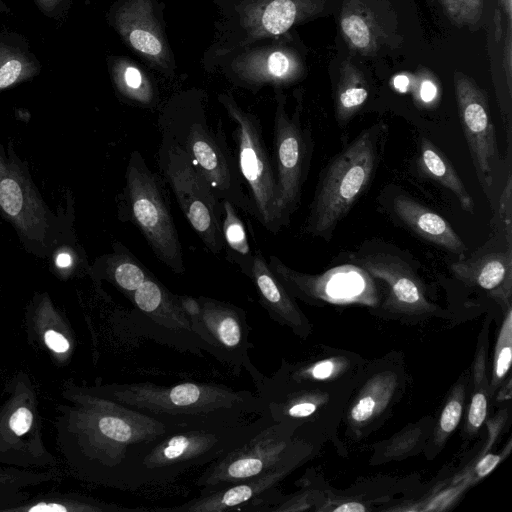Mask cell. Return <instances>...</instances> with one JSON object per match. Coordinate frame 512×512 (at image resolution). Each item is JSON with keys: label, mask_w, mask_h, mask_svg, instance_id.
Wrapping results in <instances>:
<instances>
[{"label": "cell", "mask_w": 512, "mask_h": 512, "mask_svg": "<svg viewBox=\"0 0 512 512\" xmlns=\"http://www.w3.org/2000/svg\"><path fill=\"white\" fill-rule=\"evenodd\" d=\"M56 406L57 450L69 472L82 482L125 490L129 465L141 449L182 428L115 401L94 385L69 379Z\"/></svg>", "instance_id": "cell-1"}, {"label": "cell", "mask_w": 512, "mask_h": 512, "mask_svg": "<svg viewBox=\"0 0 512 512\" xmlns=\"http://www.w3.org/2000/svg\"><path fill=\"white\" fill-rule=\"evenodd\" d=\"M97 388L130 408L179 427L234 425L260 415L264 404L256 393L224 384L181 382L105 383Z\"/></svg>", "instance_id": "cell-2"}, {"label": "cell", "mask_w": 512, "mask_h": 512, "mask_svg": "<svg viewBox=\"0 0 512 512\" xmlns=\"http://www.w3.org/2000/svg\"><path fill=\"white\" fill-rule=\"evenodd\" d=\"M273 420L265 413L234 425L182 427L146 444L131 461L125 490L162 485L210 464L242 445Z\"/></svg>", "instance_id": "cell-3"}, {"label": "cell", "mask_w": 512, "mask_h": 512, "mask_svg": "<svg viewBox=\"0 0 512 512\" xmlns=\"http://www.w3.org/2000/svg\"><path fill=\"white\" fill-rule=\"evenodd\" d=\"M159 131L169 136L203 174L216 197L254 216L252 203L243 188L236 157L232 154L221 124L213 128L204 109L196 104L173 106L160 115Z\"/></svg>", "instance_id": "cell-4"}, {"label": "cell", "mask_w": 512, "mask_h": 512, "mask_svg": "<svg viewBox=\"0 0 512 512\" xmlns=\"http://www.w3.org/2000/svg\"><path fill=\"white\" fill-rule=\"evenodd\" d=\"M378 127L364 130L322 171L304 229L328 239L369 185L379 159Z\"/></svg>", "instance_id": "cell-5"}, {"label": "cell", "mask_w": 512, "mask_h": 512, "mask_svg": "<svg viewBox=\"0 0 512 512\" xmlns=\"http://www.w3.org/2000/svg\"><path fill=\"white\" fill-rule=\"evenodd\" d=\"M120 198L122 221H129L139 229L161 263L174 273L183 274V249L165 180L150 169L137 150L130 154Z\"/></svg>", "instance_id": "cell-6"}, {"label": "cell", "mask_w": 512, "mask_h": 512, "mask_svg": "<svg viewBox=\"0 0 512 512\" xmlns=\"http://www.w3.org/2000/svg\"><path fill=\"white\" fill-rule=\"evenodd\" d=\"M58 458L46 447L34 382L23 370L4 383L0 404V465L53 469Z\"/></svg>", "instance_id": "cell-7"}, {"label": "cell", "mask_w": 512, "mask_h": 512, "mask_svg": "<svg viewBox=\"0 0 512 512\" xmlns=\"http://www.w3.org/2000/svg\"><path fill=\"white\" fill-rule=\"evenodd\" d=\"M218 100L235 124V157L242 180L249 190L253 217L266 230L276 234L284 224L279 207L276 176L265 146L260 119L244 110L230 93L219 94Z\"/></svg>", "instance_id": "cell-8"}, {"label": "cell", "mask_w": 512, "mask_h": 512, "mask_svg": "<svg viewBox=\"0 0 512 512\" xmlns=\"http://www.w3.org/2000/svg\"><path fill=\"white\" fill-rule=\"evenodd\" d=\"M179 301L203 350L237 375L246 371L258 388L265 375L249 356L253 345L249 341L250 326L245 310L206 296L179 295Z\"/></svg>", "instance_id": "cell-9"}, {"label": "cell", "mask_w": 512, "mask_h": 512, "mask_svg": "<svg viewBox=\"0 0 512 512\" xmlns=\"http://www.w3.org/2000/svg\"><path fill=\"white\" fill-rule=\"evenodd\" d=\"M160 134L156 157L159 172L202 243L210 252L220 254L224 250L221 201L188 154L169 136Z\"/></svg>", "instance_id": "cell-10"}, {"label": "cell", "mask_w": 512, "mask_h": 512, "mask_svg": "<svg viewBox=\"0 0 512 512\" xmlns=\"http://www.w3.org/2000/svg\"><path fill=\"white\" fill-rule=\"evenodd\" d=\"M272 164L284 226L298 207L312 152L310 132L301 125L302 98L293 114L286 110V97L276 89Z\"/></svg>", "instance_id": "cell-11"}, {"label": "cell", "mask_w": 512, "mask_h": 512, "mask_svg": "<svg viewBox=\"0 0 512 512\" xmlns=\"http://www.w3.org/2000/svg\"><path fill=\"white\" fill-rule=\"evenodd\" d=\"M288 422H272L251 439L208 464L197 478L200 495L265 473L290 459Z\"/></svg>", "instance_id": "cell-12"}, {"label": "cell", "mask_w": 512, "mask_h": 512, "mask_svg": "<svg viewBox=\"0 0 512 512\" xmlns=\"http://www.w3.org/2000/svg\"><path fill=\"white\" fill-rule=\"evenodd\" d=\"M127 299L134 306L132 319L148 337L195 354L203 350L179 295L170 292L153 274Z\"/></svg>", "instance_id": "cell-13"}, {"label": "cell", "mask_w": 512, "mask_h": 512, "mask_svg": "<svg viewBox=\"0 0 512 512\" xmlns=\"http://www.w3.org/2000/svg\"><path fill=\"white\" fill-rule=\"evenodd\" d=\"M0 212L35 246L51 241L53 220L20 165L0 151Z\"/></svg>", "instance_id": "cell-14"}, {"label": "cell", "mask_w": 512, "mask_h": 512, "mask_svg": "<svg viewBox=\"0 0 512 512\" xmlns=\"http://www.w3.org/2000/svg\"><path fill=\"white\" fill-rule=\"evenodd\" d=\"M456 103L473 164L484 189L493 182V167L498 160L495 129L485 92L468 75H453Z\"/></svg>", "instance_id": "cell-15"}, {"label": "cell", "mask_w": 512, "mask_h": 512, "mask_svg": "<svg viewBox=\"0 0 512 512\" xmlns=\"http://www.w3.org/2000/svg\"><path fill=\"white\" fill-rule=\"evenodd\" d=\"M305 72L299 52L281 42L244 47L229 65V77L254 92L266 85L277 89L293 84Z\"/></svg>", "instance_id": "cell-16"}, {"label": "cell", "mask_w": 512, "mask_h": 512, "mask_svg": "<svg viewBox=\"0 0 512 512\" xmlns=\"http://www.w3.org/2000/svg\"><path fill=\"white\" fill-rule=\"evenodd\" d=\"M110 19L130 49L163 73L173 71V55L152 0H121Z\"/></svg>", "instance_id": "cell-17"}, {"label": "cell", "mask_w": 512, "mask_h": 512, "mask_svg": "<svg viewBox=\"0 0 512 512\" xmlns=\"http://www.w3.org/2000/svg\"><path fill=\"white\" fill-rule=\"evenodd\" d=\"M326 0H242L238 6L243 38L238 49L287 33L294 25L319 15Z\"/></svg>", "instance_id": "cell-18"}, {"label": "cell", "mask_w": 512, "mask_h": 512, "mask_svg": "<svg viewBox=\"0 0 512 512\" xmlns=\"http://www.w3.org/2000/svg\"><path fill=\"white\" fill-rule=\"evenodd\" d=\"M291 459L258 476L240 481L204 495H200L179 506L156 508V511L173 512H224L266 511L272 504V491L289 471Z\"/></svg>", "instance_id": "cell-19"}, {"label": "cell", "mask_w": 512, "mask_h": 512, "mask_svg": "<svg viewBox=\"0 0 512 512\" xmlns=\"http://www.w3.org/2000/svg\"><path fill=\"white\" fill-rule=\"evenodd\" d=\"M269 268L292 296L314 300L327 294L333 298H351L358 295L368 281L366 271L358 266H342L321 275L298 272L270 255Z\"/></svg>", "instance_id": "cell-20"}, {"label": "cell", "mask_w": 512, "mask_h": 512, "mask_svg": "<svg viewBox=\"0 0 512 512\" xmlns=\"http://www.w3.org/2000/svg\"><path fill=\"white\" fill-rule=\"evenodd\" d=\"M339 25L349 49L364 55L392 46L395 31L376 8V0H342Z\"/></svg>", "instance_id": "cell-21"}, {"label": "cell", "mask_w": 512, "mask_h": 512, "mask_svg": "<svg viewBox=\"0 0 512 512\" xmlns=\"http://www.w3.org/2000/svg\"><path fill=\"white\" fill-rule=\"evenodd\" d=\"M29 343L47 352L58 364L72 358L75 336L69 321L46 294L36 296L25 312Z\"/></svg>", "instance_id": "cell-22"}, {"label": "cell", "mask_w": 512, "mask_h": 512, "mask_svg": "<svg viewBox=\"0 0 512 512\" xmlns=\"http://www.w3.org/2000/svg\"><path fill=\"white\" fill-rule=\"evenodd\" d=\"M351 261L366 273L385 281L390 287L392 299L400 305L415 307L426 304L418 278L399 257L376 253L354 256Z\"/></svg>", "instance_id": "cell-23"}, {"label": "cell", "mask_w": 512, "mask_h": 512, "mask_svg": "<svg viewBox=\"0 0 512 512\" xmlns=\"http://www.w3.org/2000/svg\"><path fill=\"white\" fill-rule=\"evenodd\" d=\"M249 278L256 288L260 305L268 312L272 320L288 325L295 331L301 332L304 329L306 321L293 296L271 271L267 260L260 251L254 253V262Z\"/></svg>", "instance_id": "cell-24"}, {"label": "cell", "mask_w": 512, "mask_h": 512, "mask_svg": "<svg viewBox=\"0 0 512 512\" xmlns=\"http://www.w3.org/2000/svg\"><path fill=\"white\" fill-rule=\"evenodd\" d=\"M393 208L399 219L423 239L459 256L467 252L464 242L449 222L436 212L405 195L394 199Z\"/></svg>", "instance_id": "cell-25"}, {"label": "cell", "mask_w": 512, "mask_h": 512, "mask_svg": "<svg viewBox=\"0 0 512 512\" xmlns=\"http://www.w3.org/2000/svg\"><path fill=\"white\" fill-rule=\"evenodd\" d=\"M126 508L78 492L48 491L29 497L9 512H126L145 511Z\"/></svg>", "instance_id": "cell-26"}, {"label": "cell", "mask_w": 512, "mask_h": 512, "mask_svg": "<svg viewBox=\"0 0 512 512\" xmlns=\"http://www.w3.org/2000/svg\"><path fill=\"white\" fill-rule=\"evenodd\" d=\"M455 276L486 290H493L511 280L512 248L506 252L484 254L470 260H460L451 265Z\"/></svg>", "instance_id": "cell-27"}, {"label": "cell", "mask_w": 512, "mask_h": 512, "mask_svg": "<svg viewBox=\"0 0 512 512\" xmlns=\"http://www.w3.org/2000/svg\"><path fill=\"white\" fill-rule=\"evenodd\" d=\"M369 95L368 82L363 72L346 58L342 61L334 90L335 117L346 125L363 107Z\"/></svg>", "instance_id": "cell-28"}, {"label": "cell", "mask_w": 512, "mask_h": 512, "mask_svg": "<svg viewBox=\"0 0 512 512\" xmlns=\"http://www.w3.org/2000/svg\"><path fill=\"white\" fill-rule=\"evenodd\" d=\"M101 279L115 286L126 298L136 291L152 273L120 243L114 252L102 258L98 267Z\"/></svg>", "instance_id": "cell-29"}, {"label": "cell", "mask_w": 512, "mask_h": 512, "mask_svg": "<svg viewBox=\"0 0 512 512\" xmlns=\"http://www.w3.org/2000/svg\"><path fill=\"white\" fill-rule=\"evenodd\" d=\"M60 480L53 469H22L0 465V512H9L30 497L29 490Z\"/></svg>", "instance_id": "cell-30"}, {"label": "cell", "mask_w": 512, "mask_h": 512, "mask_svg": "<svg viewBox=\"0 0 512 512\" xmlns=\"http://www.w3.org/2000/svg\"><path fill=\"white\" fill-rule=\"evenodd\" d=\"M419 167L424 174L449 189L468 213L474 212V201L449 159L428 139L420 144Z\"/></svg>", "instance_id": "cell-31"}, {"label": "cell", "mask_w": 512, "mask_h": 512, "mask_svg": "<svg viewBox=\"0 0 512 512\" xmlns=\"http://www.w3.org/2000/svg\"><path fill=\"white\" fill-rule=\"evenodd\" d=\"M113 84L118 94L131 104L150 108L157 101L155 88L146 75L132 61L117 57L110 65Z\"/></svg>", "instance_id": "cell-32"}, {"label": "cell", "mask_w": 512, "mask_h": 512, "mask_svg": "<svg viewBox=\"0 0 512 512\" xmlns=\"http://www.w3.org/2000/svg\"><path fill=\"white\" fill-rule=\"evenodd\" d=\"M223 218L221 222V231L226 247L227 258L233 264H236L241 272L250 277L254 253L250 248L245 225L240 218L237 207L227 200H222Z\"/></svg>", "instance_id": "cell-33"}, {"label": "cell", "mask_w": 512, "mask_h": 512, "mask_svg": "<svg viewBox=\"0 0 512 512\" xmlns=\"http://www.w3.org/2000/svg\"><path fill=\"white\" fill-rule=\"evenodd\" d=\"M39 71V63L27 51L0 44V91L32 79Z\"/></svg>", "instance_id": "cell-34"}, {"label": "cell", "mask_w": 512, "mask_h": 512, "mask_svg": "<svg viewBox=\"0 0 512 512\" xmlns=\"http://www.w3.org/2000/svg\"><path fill=\"white\" fill-rule=\"evenodd\" d=\"M450 21L457 27L475 30L483 16L484 0H439Z\"/></svg>", "instance_id": "cell-35"}, {"label": "cell", "mask_w": 512, "mask_h": 512, "mask_svg": "<svg viewBox=\"0 0 512 512\" xmlns=\"http://www.w3.org/2000/svg\"><path fill=\"white\" fill-rule=\"evenodd\" d=\"M438 94V83L433 74L426 69L418 71L413 84V96L417 103L430 104Z\"/></svg>", "instance_id": "cell-36"}, {"label": "cell", "mask_w": 512, "mask_h": 512, "mask_svg": "<svg viewBox=\"0 0 512 512\" xmlns=\"http://www.w3.org/2000/svg\"><path fill=\"white\" fill-rule=\"evenodd\" d=\"M500 215L505 227L508 247L512 245V179L509 173L506 184L500 197Z\"/></svg>", "instance_id": "cell-37"}, {"label": "cell", "mask_w": 512, "mask_h": 512, "mask_svg": "<svg viewBox=\"0 0 512 512\" xmlns=\"http://www.w3.org/2000/svg\"><path fill=\"white\" fill-rule=\"evenodd\" d=\"M378 399L371 393L363 395L352 407L350 416L354 422L363 423L375 413Z\"/></svg>", "instance_id": "cell-38"}, {"label": "cell", "mask_w": 512, "mask_h": 512, "mask_svg": "<svg viewBox=\"0 0 512 512\" xmlns=\"http://www.w3.org/2000/svg\"><path fill=\"white\" fill-rule=\"evenodd\" d=\"M461 413L462 405L460 401H458L457 399H453L449 403H447L440 419L441 429L445 433L453 431L459 423Z\"/></svg>", "instance_id": "cell-39"}, {"label": "cell", "mask_w": 512, "mask_h": 512, "mask_svg": "<svg viewBox=\"0 0 512 512\" xmlns=\"http://www.w3.org/2000/svg\"><path fill=\"white\" fill-rule=\"evenodd\" d=\"M487 414V400L484 394L476 393L473 398L469 409L468 420L472 427L479 428Z\"/></svg>", "instance_id": "cell-40"}, {"label": "cell", "mask_w": 512, "mask_h": 512, "mask_svg": "<svg viewBox=\"0 0 512 512\" xmlns=\"http://www.w3.org/2000/svg\"><path fill=\"white\" fill-rule=\"evenodd\" d=\"M503 68L509 95L512 91V23H507L503 46Z\"/></svg>", "instance_id": "cell-41"}, {"label": "cell", "mask_w": 512, "mask_h": 512, "mask_svg": "<svg viewBox=\"0 0 512 512\" xmlns=\"http://www.w3.org/2000/svg\"><path fill=\"white\" fill-rule=\"evenodd\" d=\"M511 344L503 346L497 353L495 372L497 377L502 378L508 371L511 364Z\"/></svg>", "instance_id": "cell-42"}, {"label": "cell", "mask_w": 512, "mask_h": 512, "mask_svg": "<svg viewBox=\"0 0 512 512\" xmlns=\"http://www.w3.org/2000/svg\"><path fill=\"white\" fill-rule=\"evenodd\" d=\"M334 369V364L330 360H324L316 363L309 369V374L312 378L323 380L332 374Z\"/></svg>", "instance_id": "cell-43"}, {"label": "cell", "mask_w": 512, "mask_h": 512, "mask_svg": "<svg viewBox=\"0 0 512 512\" xmlns=\"http://www.w3.org/2000/svg\"><path fill=\"white\" fill-rule=\"evenodd\" d=\"M500 458L497 455L488 454L483 457L476 465V472L480 477L489 474L499 463Z\"/></svg>", "instance_id": "cell-44"}, {"label": "cell", "mask_w": 512, "mask_h": 512, "mask_svg": "<svg viewBox=\"0 0 512 512\" xmlns=\"http://www.w3.org/2000/svg\"><path fill=\"white\" fill-rule=\"evenodd\" d=\"M38 8L46 15H54L63 7L66 0H34Z\"/></svg>", "instance_id": "cell-45"}, {"label": "cell", "mask_w": 512, "mask_h": 512, "mask_svg": "<svg viewBox=\"0 0 512 512\" xmlns=\"http://www.w3.org/2000/svg\"><path fill=\"white\" fill-rule=\"evenodd\" d=\"M55 265L58 269L70 270L74 266L72 254L70 252H59L55 258Z\"/></svg>", "instance_id": "cell-46"}, {"label": "cell", "mask_w": 512, "mask_h": 512, "mask_svg": "<svg viewBox=\"0 0 512 512\" xmlns=\"http://www.w3.org/2000/svg\"><path fill=\"white\" fill-rule=\"evenodd\" d=\"M365 507L357 502L343 503L334 509L336 512H364Z\"/></svg>", "instance_id": "cell-47"}, {"label": "cell", "mask_w": 512, "mask_h": 512, "mask_svg": "<svg viewBox=\"0 0 512 512\" xmlns=\"http://www.w3.org/2000/svg\"><path fill=\"white\" fill-rule=\"evenodd\" d=\"M507 23H512V0H500Z\"/></svg>", "instance_id": "cell-48"}]
</instances>
